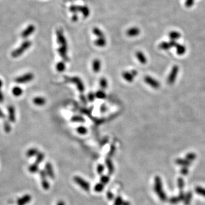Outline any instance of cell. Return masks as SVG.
<instances>
[{
	"mask_svg": "<svg viewBox=\"0 0 205 205\" xmlns=\"http://www.w3.org/2000/svg\"><path fill=\"white\" fill-rule=\"evenodd\" d=\"M104 170V166L102 164H99L97 167V172L99 174L101 175Z\"/></svg>",
	"mask_w": 205,
	"mask_h": 205,
	"instance_id": "35",
	"label": "cell"
},
{
	"mask_svg": "<svg viewBox=\"0 0 205 205\" xmlns=\"http://www.w3.org/2000/svg\"><path fill=\"white\" fill-rule=\"evenodd\" d=\"M45 171L47 173V175L51 178V179H54L55 178V174L53 170V168L51 163L48 162L45 165Z\"/></svg>",
	"mask_w": 205,
	"mask_h": 205,
	"instance_id": "9",
	"label": "cell"
},
{
	"mask_svg": "<svg viewBox=\"0 0 205 205\" xmlns=\"http://www.w3.org/2000/svg\"><path fill=\"white\" fill-rule=\"evenodd\" d=\"M95 44L96 46L98 47H104L106 45L105 39L104 38H99L95 42Z\"/></svg>",
	"mask_w": 205,
	"mask_h": 205,
	"instance_id": "21",
	"label": "cell"
},
{
	"mask_svg": "<svg viewBox=\"0 0 205 205\" xmlns=\"http://www.w3.org/2000/svg\"><path fill=\"white\" fill-rule=\"evenodd\" d=\"M115 145H112L111 147V149H110V151H109V152L108 153V157L109 158H111L113 154H114V153L115 152Z\"/></svg>",
	"mask_w": 205,
	"mask_h": 205,
	"instance_id": "36",
	"label": "cell"
},
{
	"mask_svg": "<svg viewBox=\"0 0 205 205\" xmlns=\"http://www.w3.org/2000/svg\"><path fill=\"white\" fill-rule=\"evenodd\" d=\"M3 129L5 131V132L6 133H10V132L11 131L12 127H11V125L9 123V122L7 121H5L3 123Z\"/></svg>",
	"mask_w": 205,
	"mask_h": 205,
	"instance_id": "28",
	"label": "cell"
},
{
	"mask_svg": "<svg viewBox=\"0 0 205 205\" xmlns=\"http://www.w3.org/2000/svg\"><path fill=\"white\" fill-rule=\"evenodd\" d=\"M65 79L66 81H69L70 82L75 83L77 86V88L78 90L80 92H83L84 90V86L83 84V81L81 80V79L78 77H65Z\"/></svg>",
	"mask_w": 205,
	"mask_h": 205,
	"instance_id": "5",
	"label": "cell"
},
{
	"mask_svg": "<svg viewBox=\"0 0 205 205\" xmlns=\"http://www.w3.org/2000/svg\"><path fill=\"white\" fill-rule=\"evenodd\" d=\"M56 69L58 72L64 71L66 69V65H65L64 62H58L56 65Z\"/></svg>",
	"mask_w": 205,
	"mask_h": 205,
	"instance_id": "22",
	"label": "cell"
},
{
	"mask_svg": "<svg viewBox=\"0 0 205 205\" xmlns=\"http://www.w3.org/2000/svg\"><path fill=\"white\" fill-rule=\"evenodd\" d=\"M122 77H123L129 83H132L133 81L134 77L133 75L132 74V73L128 71H125L123 72L122 74Z\"/></svg>",
	"mask_w": 205,
	"mask_h": 205,
	"instance_id": "14",
	"label": "cell"
},
{
	"mask_svg": "<svg viewBox=\"0 0 205 205\" xmlns=\"http://www.w3.org/2000/svg\"><path fill=\"white\" fill-rule=\"evenodd\" d=\"M159 48L161 50H168L170 49V48H172V47H171V45L169 42H163L159 45Z\"/></svg>",
	"mask_w": 205,
	"mask_h": 205,
	"instance_id": "20",
	"label": "cell"
},
{
	"mask_svg": "<svg viewBox=\"0 0 205 205\" xmlns=\"http://www.w3.org/2000/svg\"><path fill=\"white\" fill-rule=\"evenodd\" d=\"M33 102L37 106H42L45 104L46 100L43 97H35L33 99Z\"/></svg>",
	"mask_w": 205,
	"mask_h": 205,
	"instance_id": "13",
	"label": "cell"
},
{
	"mask_svg": "<svg viewBox=\"0 0 205 205\" xmlns=\"http://www.w3.org/2000/svg\"><path fill=\"white\" fill-rule=\"evenodd\" d=\"M8 117L10 122L14 123L16 122V110L13 105H10L7 108Z\"/></svg>",
	"mask_w": 205,
	"mask_h": 205,
	"instance_id": "7",
	"label": "cell"
},
{
	"mask_svg": "<svg viewBox=\"0 0 205 205\" xmlns=\"http://www.w3.org/2000/svg\"><path fill=\"white\" fill-rule=\"evenodd\" d=\"M94 33L97 35L98 37H99V38H104V35L102 34V32L98 29L97 28H95L94 30Z\"/></svg>",
	"mask_w": 205,
	"mask_h": 205,
	"instance_id": "34",
	"label": "cell"
},
{
	"mask_svg": "<svg viewBox=\"0 0 205 205\" xmlns=\"http://www.w3.org/2000/svg\"><path fill=\"white\" fill-rule=\"evenodd\" d=\"M194 2V0H186L185 1V5L187 7H191Z\"/></svg>",
	"mask_w": 205,
	"mask_h": 205,
	"instance_id": "38",
	"label": "cell"
},
{
	"mask_svg": "<svg viewBox=\"0 0 205 205\" xmlns=\"http://www.w3.org/2000/svg\"><path fill=\"white\" fill-rule=\"evenodd\" d=\"M34 77V74L31 73H26L20 77H17L15 79V82L18 84H25L33 80Z\"/></svg>",
	"mask_w": 205,
	"mask_h": 205,
	"instance_id": "2",
	"label": "cell"
},
{
	"mask_svg": "<svg viewBox=\"0 0 205 205\" xmlns=\"http://www.w3.org/2000/svg\"><path fill=\"white\" fill-rule=\"evenodd\" d=\"M123 205H130V203L129 201H124Z\"/></svg>",
	"mask_w": 205,
	"mask_h": 205,
	"instance_id": "45",
	"label": "cell"
},
{
	"mask_svg": "<svg viewBox=\"0 0 205 205\" xmlns=\"http://www.w3.org/2000/svg\"><path fill=\"white\" fill-rule=\"evenodd\" d=\"M140 34V30L138 28L133 27L127 31V35L129 37H135Z\"/></svg>",
	"mask_w": 205,
	"mask_h": 205,
	"instance_id": "16",
	"label": "cell"
},
{
	"mask_svg": "<svg viewBox=\"0 0 205 205\" xmlns=\"http://www.w3.org/2000/svg\"><path fill=\"white\" fill-rule=\"evenodd\" d=\"M71 120L74 122H84L85 120L83 117L79 116H75L71 118Z\"/></svg>",
	"mask_w": 205,
	"mask_h": 205,
	"instance_id": "32",
	"label": "cell"
},
{
	"mask_svg": "<svg viewBox=\"0 0 205 205\" xmlns=\"http://www.w3.org/2000/svg\"><path fill=\"white\" fill-rule=\"evenodd\" d=\"M145 82L154 89H158L160 87V83L152 77L146 76L144 77Z\"/></svg>",
	"mask_w": 205,
	"mask_h": 205,
	"instance_id": "6",
	"label": "cell"
},
{
	"mask_svg": "<svg viewBox=\"0 0 205 205\" xmlns=\"http://www.w3.org/2000/svg\"><path fill=\"white\" fill-rule=\"evenodd\" d=\"M176 48V51L177 53L179 55H183L186 51V47L183 45H181L179 43H177L176 46L175 47Z\"/></svg>",
	"mask_w": 205,
	"mask_h": 205,
	"instance_id": "15",
	"label": "cell"
},
{
	"mask_svg": "<svg viewBox=\"0 0 205 205\" xmlns=\"http://www.w3.org/2000/svg\"><path fill=\"white\" fill-rule=\"evenodd\" d=\"M5 117V115L4 113L2 112V111L0 109V118H4Z\"/></svg>",
	"mask_w": 205,
	"mask_h": 205,
	"instance_id": "42",
	"label": "cell"
},
{
	"mask_svg": "<svg viewBox=\"0 0 205 205\" xmlns=\"http://www.w3.org/2000/svg\"><path fill=\"white\" fill-rule=\"evenodd\" d=\"M56 205H65V203H64V201H59L58 203H57V204H56Z\"/></svg>",
	"mask_w": 205,
	"mask_h": 205,
	"instance_id": "43",
	"label": "cell"
},
{
	"mask_svg": "<svg viewBox=\"0 0 205 205\" xmlns=\"http://www.w3.org/2000/svg\"><path fill=\"white\" fill-rule=\"evenodd\" d=\"M77 132L80 134H85L87 133V128L83 126H80L77 128Z\"/></svg>",
	"mask_w": 205,
	"mask_h": 205,
	"instance_id": "31",
	"label": "cell"
},
{
	"mask_svg": "<svg viewBox=\"0 0 205 205\" xmlns=\"http://www.w3.org/2000/svg\"><path fill=\"white\" fill-rule=\"evenodd\" d=\"M29 170L31 173H35L38 172V170H39L38 165L35 164V163H34L33 164H31L29 167Z\"/></svg>",
	"mask_w": 205,
	"mask_h": 205,
	"instance_id": "23",
	"label": "cell"
},
{
	"mask_svg": "<svg viewBox=\"0 0 205 205\" xmlns=\"http://www.w3.org/2000/svg\"><path fill=\"white\" fill-rule=\"evenodd\" d=\"M42 186L45 190H48L50 188V184L47 179H42Z\"/></svg>",
	"mask_w": 205,
	"mask_h": 205,
	"instance_id": "30",
	"label": "cell"
},
{
	"mask_svg": "<svg viewBox=\"0 0 205 205\" xmlns=\"http://www.w3.org/2000/svg\"><path fill=\"white\" fill-rule=\"evenodd\" d=\"M110 178L108 176H102L100 178V182L103 183L104 185H105L108 183V182L109 181Z\"/></svg>",
	"mask_w": 205,
	"mask_h": 205,
	"instance_id": "33",
	"label": "cell"
},
{
	"mask_svg": "<svg viewBox=\"0 0 205 205\" xmlns=\"http://www.w3.org/2000/svg\"><path fill=\"white\" fill-rule=\"evenodd\" d=\"M169 38H170V40L176 41L177 39H179L181 37V34L178 31H171L169 34Z\"/></svg>",
	"mask_w": 205,
	"mask_h": 205,
	"instance_id": "19",
	"label": "cell"
},
{
	"mask_svg": "<svg viewBox=\"0 0 205 205\" xmlns=\"http://www.w3.org/2000/svg\"><path fill=\"white\" fill-rule=\"evenodd\" d=\"M95 96L98 98V99H104L106 97V94L105 93V92L101 90H99L98 91L96 94H95Z\"/></svg>",
	"mask_w": 205,
	"mask_h": 205,
	"instance_id": "26",
	"label": "cell"
},
{
	"mask_svg": "<svg viewBox=\"0 0 205 205\" xmlns=\"http://www.w3.org/2000/svg\"><path fill=\"white\" fill-rule=\"evenodd\" d=\"M104 185L100 182V183H97L95 187H94V190L96 191V192H98V193H100V192H102V190L104 189Z\"/></svg>",
	"mask_w": 205,
	"mask_h": 205,
	"instance_id": "27",
	"label": "cell"
},
{
	"mask_svg": "<svg viewBox=\"0 0 205 205\" xmlns=\"http://www.w3.org/2000/svg\"><path fill=\"white\" fill-rule=\"evenodd\" d=\"M2 84H3V83H2V81L1 79H0V90L1 89V87L2 86Z\"/></svg>",
	"mask_w": 205,
	"mask_h": 205,
	"instance_id": "46",
	"label": "cell"
},
{
	"mask_svg": "<svg viewBox=\"0 0 205 205\" xmlns=\"http://www.w3.org/2000/svg\"><path fill=\"white\" fill-rule=\"evenodd\" d=\"M45 158V154L42 152H39L36 155V160L35 163L39 165L41 162H42Z\"/></svg>",
	"mask_w": 205,
	"mask_h": 205,
	"instance_id": "24",
	"label": "cell"
},
{
	"mask_svg": "<svg viewBox=\"0 0 205 205\" xmlns=\"http://www.w3.org/2000/svg\"><path fill=\"white\" fill-rule=\"evenodd\" d=\"M124 201L120 196H117V197L115 198L114 200L113 205H123Z\"/></svg>",
	"mask_w": 205,
	"mask_h": 205,
	"instance_id": "29",
	"label": "cell"
},
{
	"mask_svg": "<svg viewBox=\"0 0 205 205\" xmlns=\"http://www.w3.org/2000/svg\"><path fill=\"white\" fill-rule=\"evenodd\" d=\"M92 69L93 71L95 73H98L101 69V61L98 59H95L92 62Z\"/></svg>",
	"mask_w": 205,
	"mask_h": 205,
	"instance_id": "12",
	"label": "cell"
},
{
	"mask_svg": "<svg viewBox=\"0 0 205 205\" xmlns=\"http://www.w3.org/2000/svg\"><path fill=\"white\" fill-rule=\"evenodd\" d=\"M31 195L29 194H26L17 200V205H26L29 204L31 201Z\"/></svg>",
	"mask_w": 205,
	"mask_h": 205,
	"instance_id": "8",
	"label": "cell"
},
{
	"mask_svg": "<svg viewBox=\"0 0 205 205\" xmlns=\"http://www.w3.org/2000/svg\"><path fill=\"white\" fill-rule=\"evenodd\" d=\"M81 100H82L83 102L86 103V98H85L83 95L82 96H81Z\"/></svg>",
	"mask_w": 205,
	"mask_h": 205,
	"instance_id": "44",
	"label": "cell"
},
{
	"mask_svg": "<svg viewBox=\"0 0 205 205\" xmlns=\"http://www.w3.org/2000/svg\"><path fill=\"white\" fill-rule=\"evenodd\" d=\"M95 94L93 93H90L88 95V99L90 102H93L95 98Z\"/></svg>",
	"mask_w": 205,
	"mask_h": 205,
	"instance_id": "40",
	"label": "cell"
},
{
	"mask_svg": "<svg viewBox=\"0 0 205 205\" xmlns=\"http://www.w3.org/2000/svg\"><path fill=\"white\" fill-rule=\"evenodd\" d=\"M39 175L41 177V179H47V173L46 172L45 170H41V171H39Z\"/></svg>",
	"mask_w": 205,
	"mask_h": 205,
	"instance_id": "37",
	"label": "cell"
},
{
	"mask_svg": "<svg viewBox=\"0 0 205 205\" xmlns=\"http://www.w3.org/2000/svg\"><path fill=\"white\" fill-rule=\"evenodd\" d=\"M99 84L100 86V87L102 88V90H105L107 87H108V83H107V80L105 77H102L100 79L99 81Z\"/></svg>",
	"mask_w": 205,
	"mask_h": 205,
	"instance_id": "25",
	"label": "cell"
},
{
	"mask_svg": "<svg viewBox=\"0 0 205 205\" xmlns=\"http://www.w3.org/2000/svg\"><path fill=\"white\" fill-rule=\"evenodd\" d=\"M179 67L178 66L174 65V66H173V67L170 71V73L167 78L168 84H169V85H172L174 83V82L177 79V77L179 74Z\"/></svg>",
	"mask_w": 205,
	"mask_h": 205,
	"instance_id": "1",
	"label": "cell"
},
{
	"mask_svg": "<svg viewBox=\"0 0 205 205\" xmlns=\"http://www.w3.org/2000/svg\"><path fill=\"white\" fill-rule=\"evenodd\" d=\"M75 182L77 184L81 189L86 191H88L90 189V183L86 181L85 179L79 176H75L74 178Z\"/></svg>",
	"mask_w": 205,
	"mask_h": 205,
	"instance_id": "4",
	"label": "cell"
},
{
	"mask_svg": "<svg viewBox=\"0 0 205 205\" xmlns=\"http://www.w3.org/2000/svg\"><path fill=\"white\" fill-rule=\"evenodd\" d=\"M39 153L38 149L36 148H30L29 149L26 153V155L28 157H31L34 156H36Z\"/></svg>",
	"mask_w": 205,
	"mask_h": 205,
	"instance_id": "18",
	"label": "cell"
},
{
	"mask_svg": "<svg viewBox=\"0 0 205 205\" xmlns=\"http://www.w3.org/2000/svg\"><path fill=\"white\" fill-rule=\"evenodd\" d=\"M4 100V97H3V93L2 92L1 90H0V103L3 102Z\"/></svg>",
	"mask_w": 205,
	"mask_h": 205,
	"instance_id": "41",
	"label": "cell"
},
{
	"mask_svg": "<svg viewBox=\"0 0 205 205\" xmlns=\"http://www.w3.org/2000/svg\"><path fill=\"white\" fill-rule=\"evenodd\" d=\"M136 56L138 59V60L143 64H145L147 62V57L145 56V55L143 54V52L141 51H137L136 53Z\"/></svg>",
	"mask_w": 205,
	"mask_h": 205,
	"instance_id": "11",
	"label": "cell"
},
{
	"mask_svg": "<svg viewBox=\"0 0 205 205\" xmlns=\"http://www.w3.org/2000/svg\"><path fill=\"white\" fill-rule=\"evenodd\" d=\"M31 45V42L29 41L25 42L18 49L15 50L12 52V56L13 58H17L22 55L26 49H27Z\"/></svg>",
	"mask_w": 205,
	"mask_h": 205,
	"instance_id": "3",
	"label": "cell"
},
{
	"mask_svg": "<svg viewBox=\"0 0 205 205\" xmlns=\"http://www.w3.org/2000/svg\"><path fill=\"white\" fill-rule=\"evenodd\" d=\"M12 94L14 96L16 97H19L23 94V90L21 88L16 86L12 89Z\"/></svg>",
	"mask_w": 205,
	"mask_h": 205,
	"instance_id": "17",
	"label": "cell"
},
{
	"mask_svg": "<svg viewBox=\"0 0 205 205\" xmlns=\"http://www.w3.org/2000/svg\"><path fill=\"white\" fill-rule=\"evenodd\" d=\"M105 164L108 169V172L109 174H112L115 171L114 165L112 161L111 160V158H107L105 160Z\"/></svg>",
	"mask_w": 205,
	"mask_h": 205,
	"instance_id": "10",
	"label": "cell"
},
{
	"mask_svg": "<svg viewBox=\"0 0 205 205\" xmlns=\"http://www.w3.org/2000/svg\"><path fill=\"white\" fill-rule=\"evenodd\" d=\"M107 197L109 200H112L114 198V195L111 191H108L107 193Z\"/></svg>",
	"mask_w": 205,
	"mask_h": 205,
	"instance_id": "39",
	"label": "cell"
}]
</instances>
